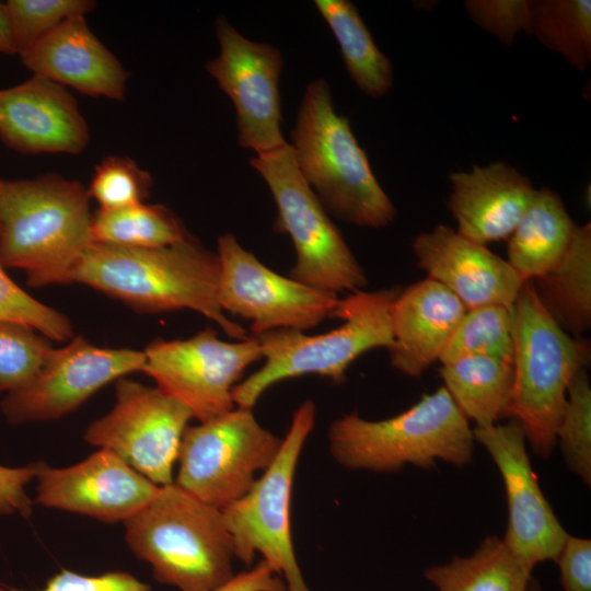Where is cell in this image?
Returning a JSON list of instances; mask_svg holds the SVG:
<instances>
[{
	"label": "cell",
	"mask_w": 591,
	"mask_h": 591,
	"mask_svg": "<svg viewBox=\"0 0 591 591\" xmlns=\"http://www.w3.org/2000/svg\"><path fill=\"white\" fill-rule=\"evenodd\" d=\"M71 282L88 285L138 312L193 310L230 338H247L244 327L231 321L219 304L217 254L192 235L181 243L152 248L92 240L69 275Z\"/></svg>",
	"instance_id": "1"
},
{
	"label": "cell",
	"mask_w": 591,
	"mask_h": 591,
	"mask_svg": "<svg viewBox=\"0 0 591 591\" xmlns=\"http://www.w3.org/2000/svg\"><path fill=\"white\" fill-rule=\"evenodd\" d=\"M90 199L56 173L0 179V264L22 269L31 287L68 283L92 242Z\"/></svg>",
	"instance_id": "2"
},
{
	"label": "cell",
	"mask_w": 591,
	"mask_h": 591,
	"mask_svg": "<svg viewBox=\"0 0 591 591\" xmlns=\"http://www.w3.org/2000/svg\"><path fill=\"white\" fill-rule=\"evenodd\" d=\"M300 174L326 209L344 222L379 229L397 211L373 174L349 120L335 111L327 82L304 91L289 144Z\"/></svg>",
	"instance_id": "3"
},
{
	"label": "cell",
	"mask_w": 591,
	"mask_h": 591,
	"mask_svg": "<svg viewBox=\"0 0 591 591\" xmlns=\"http://www.w3.org/2000/svg\"><path fill=\"white\" fill-rule=\"evenodd\" d=\"M129 548L148 561L154 578L179 591H211L234 573L231 536L221 509L174 482L125 522Z\"/></svg>",
	"instance_id": "4"
},
{
	"label": "cell",
	"mask_w": 591,
	"mask_h": 591,
	"mask_svg": "<svg viewBox=\"0 0 591 591\" xmlns=\"http://www.w3.org/2000/svg\"><path fill=\"white\" fill-rule=\"evenodd\" d=\"M401 287L357 290L339 299L333 317L340 326L318 335L276 329L254 336L264 364L233 389L235 407L253 409L274 384L316 374L341 383L350 364L364 352L393 345L390 311Z\"/></svg>",
	"instance_id": "5"
},
{
	"label": "cell",
	"mask_w": 591,
	"mask_h": 591,
	"mask_svg": "<svg viewBox=\"0 0 591 591\" xmlns=\"http://www.w3.org/2000/svg\"><path fill=\"white\" fill-rule=\"evenodd\" d=\"M474 433L442 385L405 412L382 420L357 413L328 428L332 456L350 470L395 473L410 464L430 468L438 460L455 466L472 462Z\"/></svg>",
	"instance_id": "6"
},
{
	"label": "cell",
	"mask_w": 591,
	"mask_h": 591,
	"mask_svg": "<svg viewBox=\"0 0 591 591\" xmlns=\"http://www.w3.org/2000/svg\"><path fill=\"white\" fill-rule=\"evenodd\" d=\"M513 382L506 417L520 422L532 450L548 457L567 391L577 370L587 368V341L565 332L524 281L512 308Z\"/></svg>",
	"instance_id": "7"
},
{
	"label": "cell",
	"mask_w": 591,
	"mask_h": 591,
	"mask_svg": "<svg viewBox=\"0 0 591 591\" xmlns=\"http://www.w3.org/2000/svg\"><path fill=\"white\" fill-rule=\"evenodd\" d=\"M250 164L263 176L276 202V230L292 241L296 264L290 277L335 296L362 290L366 273L300 174L289 143L255 155Z\"/></svg>",
	"instance_id": "8"
},
{
	"label": "cell",
	"mask_w": 591,
	"mask_h": 591,
	"mask_svg": "<svg viewBox=\"0 0 591 591\" xmlns=\"http://www.w3.org/2000/svg\"><path fill=\"white\" fill-rule=\"evenodd\" d=\"M316 409L303 402L273 463L239 499L221 509L234 556L250 566L256 553L280 578L287 591H311L298 564L290 522L293 478L301 451L314 428Z\"/></svg>",
	"instance_id": "9"
},
{
	"label": "cell",
	"mask_w": 591,
	"mask_h": 591,
	"mask_svg": "<svg viewBox=\"0 0 591 591\" xmlns=\"http://www.w3.org/2000/svg\"><path fill=\"white\" fill-rule=\"evenodd\" d=\"M281 443L282 438L257 421L253 409L234 407L185 429L174 483L200 501L222 509L253 486Z\"/></svg>",
	"instance_id": "10"
},
{
	"label": "cell",
	"mask_w": 591,
	"mask_h": 591,
	"mask_svg": "<svg viewBox=\"0 0 591 591\" xmlns=\"http://www.w3.org/2000/svg\"><path fill=\"white\" fill-rule=\"evenodd\" d=\"M143 352L141 372L152 378L161 391L183 403L199 422L235 407L234 386L244 371L263 358L254 336L225 341L209 327L187 339H155Z\"/></svg>",
	"instance_id": "11"
},
{
	"label": "cell",
	"mask_w": 591,
	"mask_h": 591,
	"mask_svg": "<svg viewBox=\"0 0 591 591\" xmlns=\"http://www.w3.org/2000/svg\"><path fill=\"white\" fill-rule=\"evenodd\" d=\"M116 402L93 421L84 440L106 449L158 486L172 484L174 464L192 412L159 387L120 378Z\"/></svg>",
	"instance_id": "12"
},
{
	"label": "cell",
	"mask_w": 591,
	"mask_h": 591,
	"mask_svg": "<svg viewBox=\"0 0 591 591\" xmlns=\"http://www.w3.org/2000/svg\"><path fill=\"white\" fill-rule=\"evenodd\" d=\"M218 299L223 312L250 321L253 336L311 329L333 317L338 297L281 276L245 250L231 233L218 239Z\"/></svg>",
	"instance_id": "13"
},
{
	"label": "cell",
	"mask_w": 591,
	"mask_h": 591,
	"mask_svg": "<svg viewBox=\"0 0 591 591\" xmlns=\"http://www.w3.org/2000/svg\"><path fill=\"white\" fill-rule=\"evenodd\" d=\"M216 31L220 54L206 69L235 107L240 146L256 155L283 148L288 143L280 126V51L247 39L225 18L218 19Z\"/></svg>",
	"instance_id": "14"
},
{
	"label": "cell",
	"mask_w": 591,
	"mask_h": 591,
	"mask_svg": "<svg viewBox=\"0 0 591 591\" xmlns=\"http://www.w3.org/2000/svg\"><path fill=\"white\" fill-rule=\"evenodd\" d=\"M144 361L143 351L102 348L73 337L66 347L53 349L33 381L8 393L1 410L11 424L58 419L109 382L141 371Z\"/></svg>",
	"instance_id": "15"
},
{
	"label": "cell",
	"mask_w": 591,
	"mask_h": 591,
	"mask_svg": "<svg viewBox=\"0 0 591 591\" xmlns=\"http://www.w3.org/2000/svg\"><path fill=\"white\" fill-rule=\"evenodd\" d=\"M496 464L506 491L508 520L505 543L532 569L556 561L568 535L545 498L532 468L522 426L511 419L473 428Z\"/></svg>",
	"instance_id": "16"
},
{
	"label": "cell",
	"mask_w": 591,
	"mask_h": 591,
	"mask_svg": "<svg viewBox=\"0 0 591 591\" xmlns=\"http://www.w3.org/2000/svg\"><path fill=\"white\" fill-rule=\"evenodd\" d=\"M35 478L37 503L104 522H126L144 508L161 487L106 449L62 468L39 462Z\"/></svg>",
	"instance_id": "17"
},
{
	"label": "cell",
	"mask_w": 591,
	"mask_h": 591,
	"mask_svg": "<svg viewBox=\"0 0 591 591\" xmlns=\"http://www.w3.org/2000/svg\"><path fill=\"white\" fill-rule=\"evenodd\" d=\"M0 139L23 154H79L90 132L76 99L66 88L34 76L0 89Z\"/></svg>",
	"instance_id": "18"
},
{
	"label": "cell",
	"mask_w": 591,
	"mask_h": 591,
	"mask_svg": "<svg viewBox=\"0 0 591 591\" xmlns=\"http://www.w3.org/2000/svg\"><path fill=\"white\" fill-rule=\"evenodd\" d=\"M412 247L417 266L454 293L466 309L488 304L513 308L524 281L507 259L486 245L437 224L415 236Z\"/></svg>",
	"instance_id": "19"
},
{
	"label": "cell",
	"mask_w": 591,
	"mask_h": 591,
	"mask_svg": "<svg viewBox=\"0 0 591 591\" xmlns=\"http://www.w3.org/2000/svg\"><path fill=\"white\" fill-rule=\"evenodd\" d=\"M34 76L68 85L90 96L121 101L128 72L89 28L84 16H73L20 54Z\"/></svg>",
	"instance_id": "20"
},
{
	"label": "cell",
	"mask_w": 591,
	"mask_h": 591,
	"mask_svg": "<svg viewBox=\"0 0 591 591\" xmlns=\"http://www.w3.org/2000/svg\"><path fill=\"white\" fill-rule=\"evenodd\" d=\"M450 183L455 231L482 245L508 239L536 192L530 178L502 161L453 171Z\"/></svg>",
	"instance_id": "21"
},
{
	"label": "cell",
	"mask_w": 591,
	"mask_h": 591,
	"mask_svg": "<svg viewBox=\"0 0 591 591\" xmlns=\"http://www.w3.org/2000/svg\"><path fill=\"white\" fill-rule=\"evenodd\" d=\"M466 310L454 293L428 277L401 288L390 311L392 367L420 376L439 361Z\"/></svg>",
	"instance_id": "22"
},
{
	"label": "cell",
	"mask_w": 591,
	"mask_h": 591,
	"mask_svg": "<svg viewBox=\"0 0 591 591\" xmlns=\"http://www.w3.org/2000/svg\"><path fill=\"white\" fill-rule=\"evenodd\" d=\"M576 225L556 192L536 189L508 237V264L523 281L545 275L566 253Z\"/></svg>",
	"instance_id": "23"
},
{
	"label": "cell",
	"mask_w": 591,
	"mask_h": 591,
	"mask_svg": "<svg viewBox=\"0 0 591 591\" xmlns=\"http://www.w3.org/2000/svg\"><path fill=\"white\" fill-rule=\"evenodd\" d=\"M536 294L554 321L571 336L591 326V223L577 224L558 264L532 280Z\"/></svg>",
	"instance_id": "24"
},
{
	"label": "cell",
	"mask_w": 591,
	"mask_h": 591,
	"mask_svg": "<svg viewBox=\"0 0 591 591\" xmlns=\"http://www.w3.org/2000/svg\"><path fill=\"white\" fill-rule=\"evenodd\" d=\"M444 387L453 402L475 427L497 424L506 417L512 382L513 363L494 357L471 356L441 364Z\"/></svg>",
	"instance_id": "25"
},
{
	"label": "cell",
	"mask_w": 591,
	"mask_h": 591,
	"mask_svg": "<svg viewBox=\"0 0 591 591\" xmlns=\"http://www.w3.org/2000/svg\"><path fill=\"white\" fill-rule=\"evenodd\" d=\"M532 570L502 538L488 535L472 555L430 567L425 578L438 591H526Z\"/></svg>",
	"instance_id": "26"
},
{
	"label": "cell",
	"mask_w": 591,
	"mask_h": 591,
	"mask_svg": "<svg viewBox=\"0 0 591 591\" xmlns=\"http://www.w3.org/2000/svg\"><path fill=\"white\" fill-rule=\"evenodd\" d=\"M314 5L334 34L356 85L371 97L389 93L393 66L374 43L355 4L348 0H315Z\"/></svg>",
	"instance_id": "27"
},
{
	"label": "cell",
	"mask_w": 591,
	"mask_h": 591,
	"mask_svg": "<svg viewBox=\"0 0 591 591\" xmlns=\"http://www.w3.org/2000/svg\"><path fill=\"white\" fill-rule=\"evenodd\" d=\"M91 230L93 241L144 248L174 245L190 236L169 208L144 202L115 210L99 209Z\"/></svg>",
	"instance_id": "28"
},
{
	"label": "cell",
	"mask_w": 591,
	"mask_h": 591,
	"mask_svg": "<svg viewBox=\"0 0 591 591\" xmlns=\"http://www.w3.org/2000/svg\"><path fill=\"white\" fill-rule=\"evenodd\" d=\"M529 34L584 71L591 61V1L531 0Z\"/></svg>",
	"instance_id": "29"
},
{
	"label": "cell",
	"mask_w": 591,
	"mask_h": 591,
	"mask_svg": "<svg viewBox=\"0 0 591 591\" xmlns=\"http://www.w3.org/2000/svg\"><path fill=\"white\" fill-rule=\"evenodd\" d=\"M513 352L512 309L488 304L466 310L439 361L487 356L513 363Z\"/></svg>",
	"instance_id": "30"
},
{
	"label": "cell",
	"mask_w": 591,
	"mask_h": 591,
	"mask_svg": "<svg viewBox=\"0 0 591 591\" xmlns=\"http://www.w3.org/2000/svg\"><path fill=\"white\" fill-rule=\"evenodd\" d=\"M556 443L569 470L591 483V386L586 368L577 370L556 429Z\"/></svg>",
	"instance_id": "31"
},
{
	"label": "cell",
	"mask_w": 591,
	"mask_h": 591,
	"mask_svg": "<svg viewBox=\"0 0 591 591\" xmlns=\"http://www.w3.org/2000/svg\"><path fill=\"white\" fill-rule=\"evenodd\" d=\"M53 346L34 327L13 321H0V391L13 392L38 374Z\"/></svg>",
	"instance_id": "32"
},
{
	"label": "cell",
	"mask_w": 591,
	"mask_h": 591,
	"mask_svg": "<svg viewBox=\"0 0 591 591\" xmlns=\"http://www.w3.org/2000/svg\"><path fill=\"white\" fill-rule=\"evenodd\" d=\"M16 54L73 16H85L90 0H9L5 3Z\"/></svg>",
	"instance_id": "33"
},
{
	"label": "cell",
	"mask_w": 591,
	"mask_h": 591,
	"mask_svg": "<svg viewBox=\"0 0 591 591\" xmlns=\"http://www.w3.org/2000/svg\"><path fill=\"white\" fill-rule=\"evenodd\" d=\"M153 185L151 175L126 157L111 155L96 167L88 188L103 210H115L144 202Z\"/></svg>",
	"instance_id": "34"
},
{
	"label": "cell",
	"mask_w": 591,
	"mask_h": 591,
	"mask_svg": "<svg viewBox=\"0 0 591 591\" xmlns=\"http://www.w3.org/2000/svg\"><path fill=\"white\" fill-rule=\"evenodd\" d=\"M0 321L27 324L48 339L72 337V325L61 312L37 301L20 288L0 264Z\"/></svg>",
	"instance_id": "35"
},
{
	"label": "cell",
	"mask_w": 591,
	"mask_h": 591,
	"mask_svg": "<svg viewBox=\"0 0 591 591\" xmlns=\"http://www.w3.org/2000/svg\"><path fill=\"white\" fill-rule=\"evenodd\" d=\"M463 7L478 27L507 46L530 32L531 0H466Z\"/></svg>",
	"instance_id": "36"
},
{
	"label": "cell",
	"mask_w": 591,
	"mask_h": 591,
	"mask_svg": "<svg viewBox=\"0 0 591 591\" xmlns=\"http://www.w3.org/2000/svg\"><path fill=\"white\" fill-rule=\"evenodd\" d=\"M0 591H26L0 584ZM38 591H151L149 584L141 582L125 571H111L100 576H85L62 569L53 576Z\"/></svg>",
	"instance_id": "37"
},
{
	"label": "cell",
	"mask_w": 591,
	"mask_h": 591,
	"mask_svg": "<svg viewBox=\"0 0 591 591\" xmlns=\"http://www.w3.org/2000/svg\"><path fill=\"white\" fill-rule=\"evenodd\" d=\"M564 591H591V541L567 535L556 559Z\"/></svg>",
	"instance_id": "38"
},
{
	"label": "cell",
	"mask_w": 591,
	"mask_h": 591,
	"mask_svg": "<svg viewBox=\"0 0 591 591\" xmlns=\"http://www.w3.org/2000/svg\"><path fill=\"white\" fill-rule=\"evenodd\" d=\"M39 462L22 467L0 465V513H20L30 517L33 501L25 491V486L36 477Z\"/></svg>",
	"instance_id": "39"
},
{
	"label": "cell",
	"mask_w": 591,
	"mask_h": 591,
	"mask_svg": "<svg viewBox=\"0 0 591 591\" xmlns=\"http://www.w3.org/2000/svg\"><path fill=\"white\" fill-rule=\"evenodd\" d=\"M211 591H287V587L283 579L262 560L253 568L233 575Z\"/></svg>",
	"instance_id": "40"
},
{
	"label": "cell",
	"mask_w": 591,
	"mask_h": 591,
	"mask_svg": "<svg viewBox=\"0 0 591 591\" xmlns=\"http://www.w3.org/2000/svg\"><path fill=\"white\" fill-rule=\"evenodd\" d=\"M0 53L8 55L16 54L7 8L2 2H0Z\"/></svg>",
	"instance_id": "41"
},
{
	"label": "cell",
	"mask_w": 591,
	"mask_h": 591,
	"mask_svg": "<svg viewBox=\"0 0 591 591\" xmlns=\"http://www.w3.org/2000/svg\"><path fill=\"white\" fill-rule=\"evenodd\" d=\"M526 591H544V590L537 580H535L534 578H531L528 584Z\"/></svg>",
	"instance_id": "42"
}]
</instances>
